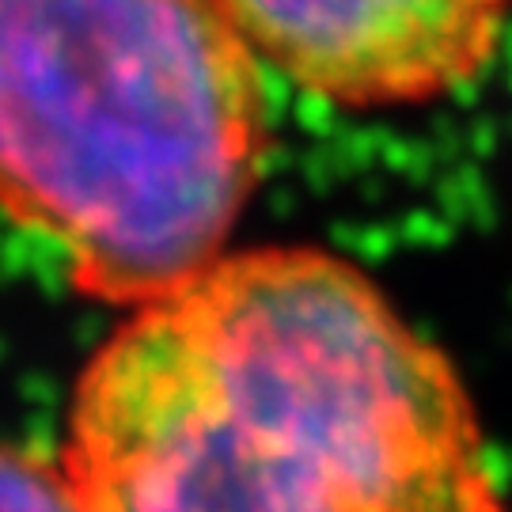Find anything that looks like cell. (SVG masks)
Wrapping results in <instances>:
<instances>
[{
    "label": "cell",
    "instance_id": "cell-2",
    "mask_svg": "<svg viewBox=\"0 0 512 512\" xmlns=\"http://www.w3.org/2000/svg\"><path fill=\"white\" fill-rule=\"evenodd\" d=\"M270 148L228 0H0V213L103 304L224 255Z\"/></svg>",
    "mask_w": 512,
    "mask_h": 512
},
{
    "label": "cell",
    "instance_id": "cell-1",
    "mask_svg": "<svg viewBox=\"0 0 512 512\" xmlns=\"http://www.w3.org/2000/svg\"><path fill=\"white\" fill-rule=\"evenodd\" d=\"M84 512H505L456 365L319 247L224 251L84 365Z\"/></svg>",
    "mask_w": 512,
    "mask_h": 512
},
{
    "label": "cell",
    "instance_id": "cell-4",
    "mask_svg": "<svg viewBox=\"0 0 512 512\" xmlns=\"http://www.w3.org/2000/svg\"><path fill=\"white\" fill-rule=\"evenodd\" d=\"M0 512H84L65 467L0 444Z\"/></svg>",
    "mask_w": 512,
    "mask_h": 512
},
{
    "label": "cell",
    "instance_id": "cell-3",
    "mask_svg": "<svg viewBox=\"0 0 512 512\" xmlns=\"http://www.w3.org/2000/svg\"><path fill=\"white\" fill-rule=\"evenodd\" d=\"M285 80L338 107L429 103L494 57L512 0H228Z\"/></svg>",
    "mask_w": 512,
    "mask_h": 512
}]
</instances>
